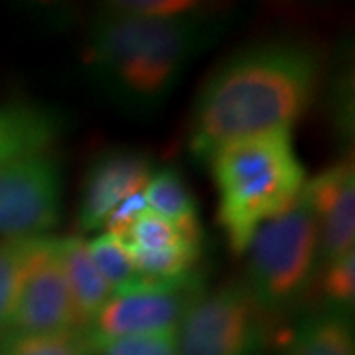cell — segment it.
Segmentation results:
<instances>
[{
    "instance_id": "obj_1",
    "label": "cell",
    "mask_w": 355,
    "mask_h": 355,
    "mask_svg": "<svg viewBox=\"0 0 355 355\" xmlns=\"http://www.w3.org/2000/svg\"><path fill=\"white\" fill-rule=\"evenodd\" d=\"M322 55L304 40L277 38L231 53L205 79L186 130L188 153L207 162L229 142L292 130L316 95Z\"/></svg>"
},
{
    "instance_id": "obj_2",
    "label": "cell",
    "mask_w": 355,
    "mask_h": 355,
    "mask_svg": "<svg viewBox=\"0 0 355 355\" xmlns=\"http://www.w3.org/2000/svg\"><path fill=\"white\" fill-rule=\"evenodd\" d=\"M225 20L207 10L182 18H146L103 6L89 24L81 67L113 109L146 116L164 105L200 53L223 34Z\"/></svg>"
},
{
    "instance_id": "obj_3",
    "label": "cell",
    "mask_w": 355,
    "mask_h": 355,
    "mask_svg": "<svg viewBox=\"0 0 355 355\" xmlns=\"http://www.w3.org/2000/svg\"><path fill=\"white\" fill-rule=\"evenodd\" d=\"M207 164L217 190V223L237 254L247 253L261 225L286 211L306 184L292 130L229 142Z\"/></svg>"
},
{
    "instance_id": "obj_4",
    "label": "cell",
    "mask_w": 355,
    "mask_h": 355,
    "mask_svg": "<svg viewBox=\"0 0 355 355\" xmlns=\"http://www.w3.org/2000/svg\"><path fill=\"white\" fill-rule=\"evenodd\" d=\"M247 251L243 284L272 320L288 316L318 277V217L304 188L286 211L261 225Z\"/></svg>"
},
{
    "instance_id": "obj_5",
    "label": "cell",
    "mask_w": 355,
    "mask_h": 355,
    "mask_svg": "<svg viewBox=\"0 0 355 355\" xmlns=\"http://www.w3.org/2000/svg\"><path fill=\"white\" fill-rule=\"evenodd\" d=\"M272 318L243 280L203 292L176 330V355H263Z\"/></svg>"
},
{
    "instance_id": "obj_6",
    "label": "cell",
    "mask_w": 355,
    "mask_h": 355,
    "mask_svg": "<svg viewBox=\"0 0 355 355\" xmlns=\"http://www.w3.org/2000/svg\"><path fill=\"white\" fill-rule=\"evenodd\" d=\"M203 292L205 275L200 268L176 279L142 280L128 291L113 294L85 331L97 352L119 340L176 331Z\"/></svg>"
},
{
    "instance_id": "obj_7",
    "label": "cell",
    "mask_w": 355,
    "mask_h": 355,
    "mask_svg": "<svg viewBox=\"0 0 355 355\" xmlns=\"http://www.w3.org/2000/svg\"><path fill=\"white\" fill-rule=\"evenodd\" d=\"M62 205L64 172L51 153L0 164V239L50 235Z\"/></svg>"
},
{
    "instance_id": "obj_8",
    "label": "cell",
    "mask_w": 355,
    "mask_h": 355,
    "mask_svg": "<svg viewBox=\"0 0 355 355\" xmlns=\"http://www.w3.org/2000/svg\"><path fill=\"white\" fill-rule=\"evenodd\" d=\"M83 328L65 279L60 237L46 235L16 294L12 310L0 331L58 334Z\"/></svg>"
},
{
    "instance_id": "obj_9",
    "label": "cell",
    "mask_w": 355,
    "mask_h": 355,
    "mask_svg": "<svg viewBox=\"0 0 355 355\" xmlns=\"http://www.w3.org/2000/svg\"><path fill=\"white\" fill-rule=\"evenodd\" d=\"M154 170L153 158L142 150L109 148L99 154L83 178L77 205L79 231H101L121 203L144 191Z\"/></svg>"
},
{
    "instance_id": "obj_10",
    "label": "cell",
    "mask_w": 355,
    "mask_h": 355,
    "mask_svg": "<svg viewBox=\"0 0 355 355\" xmlns=\"http://www.w3.org/2000/svg\"><path fill=\"white\" fill-rule=\"evenodd\" d=\"M64 130V113L51 105L32 101L0 105V164L50 153Z\"/></svg>"
},
{
    "instance_id": "obj_11",
    "label": "cell",
    "mask_w": 355,
    "mask_h": 355,
    "mask_svg": "<svg viewBox=\"0 0 355 355\" xmlns=\"http://www.w3.org/2000/svg\"><path fill=\"white\" fill-rule=\"evenodd\" d=\"M279 355H355L354 320L330 308L310 310L294 322Z\"/></svg>"
},
{
    "instance_id": "obj_12",
    "label": "cell",
    "mask_w": 355,
    "mask_h": 355,
    "mask_svg": "<svg viewBox=\"0 0 355 355\" xmlns=\"http://www.w3.org/2000/svg\"><path fill=\"white\" fill-rule=\"evenodd\" d=\"M142 196L148 209L166 219L184 239L203 245L200 209L186 184V178L178 168L174 166L156 168Z\"/></svg>"
},
{
    "instance_id": "obj_13",
    "label": "cell",
    "mask_w": 355,
    "mask_h": 355,
    "mask_svg": "<svg viewBox=\"0 0 355 355\" xmlns=\"http://www.w3.org/2000/svg\"><path fill=\"white\" fill-rule=\"evenodd\" d=\"M60 254H62V265L76 304L77 316L81 326L85 328L101 312L103 306L109 302L113 292L93 263L87 241L83 237L79 235L60 237Z\"/></svg>"
},
{
    "instance_id": "obj_14",
    "label": "cell",
    "mask_w": 355,
    "mask_h": 355,
    "mask_svg": "<svg viewBox=\"0 0 355 355\" xmlns=\"http://www.w3.org/2000/svg\"><path fill=\"white\" fill-rule=\"evenodd\" d=\"M0 355H97L85 328L58 334L0 331Z\"/></svg>"
},
{
    "instance_id": "obj_15",
    "label": "cell",
    "mask_w": 355,
    "mask_h": 355,
    "mask_svg": "<svg viewBox=\"0 0 355 355\" xmlns=\"http://www.w3.org/2000/svg\"><path fill=\"white\" fill-rule=\"evenodd\" d=\"M44 237L46 235L0 239V330L8 320L16 294Z\"/></svg>"
},
{
    "instance_id": "obj_16",
    "label": "cell",
    "mask_w": 355,
    "mask_h": 355,
    "mask_svg": "<svg viewBox=\"0 0 355 355\" xmlns=\"http://www.w3.org/2000/svg\"><path fill=\"white\" fill-rule=\"evenodd\" d=\"M87 249L97 270L101 272L103 280L109 284L113 294L128 291L144 280L137 272L121 237L101 231L87 241Z\"/></svg>"
},
{
    "instance_id": "obj_17",
    "label": "cell",
    "mask_w": 355,
    "mask_h": 355,
    "mask_svg": "<svg viewBox=\"0 0 355 355\" xmlns=\"http://www.w3.org/2000/svg\"><path fill=\"white\" fill-rule=\"evenodd\" d=\"M318 292L322 296L320 308H330L354 316L355 306V251L334 261L316 277Z\"/></svg>"
},
{
    "instance_id": "obj_18",
    "label": "cell",
    "mask_w": 355,
    "mask_h": 355,
    "mask_svg": "<svg viewBox=\"0 0 355 355\" xmlns=\"http://www.w3.org/2000/svg\"><path fill=\"white\" fill-rule=\"evenodd\" d=\"M121 239L130 253H150L174 245L182 235L166 219L146 209Z\"/></svg>"
},
{
    "instance_id": "obj_19",
    "label": "cell",
    "mask_w": 355,
    "mask_h": 355,
    "mask_svg": "<svg viewBox=\"0 0 355 355\" xmlns=\"http://www.w3.org/2000/svg\"><path fill=\"white\" fill-rule=\"evenodd\" d=\"M105 8L114 12L146 16V18H182L205 12L203 4L191 0H116L107 2Z\"/></svg>"
},
{
    "instance_id": "obj_20",
    "label": "cell",
    "mask_w": 355,
    "mask_h": 355,
    "mask_svg": "<svg viewBox=\"0 0 355 355\" xmlns=\"http://www.w3.org/2000/svg\"><path fill=\"white\" fill-rule=\"evenodd\" d=\"M97 355H176V331L107 343Z\"/></svg>"
}]
</instances>
